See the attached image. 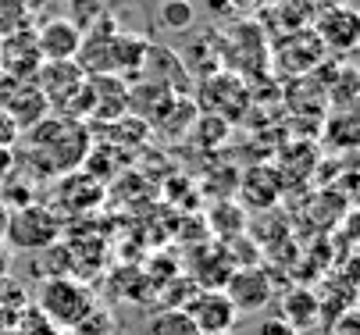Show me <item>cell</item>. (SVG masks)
<instances>
[{"instance_id":"obj_1","label":"cell","mask_w":360,"mask_h":335,"mask_svg":"<svg viewBox=\"0 0 360 335\" xmlns=\"http://www.w3.org/2000/svg\"><path fill=\"white\" fill-rule=\"evenodd\" d=\"M29 143L36 154H43L46 171H75L89 154V136L72 118H50L46 114L39 125L29 129Z\"/></svg>"},{"instance_id":"obj_2","label":"cell","mask_w":360,"mask_h":335,"mask_svg":"<svg viewBox=\"0 0 360 335\" xmlns=\"http://www.w3.org/2000/svg\"><path fill=\"white\" fill-rule=\"evenodd\" d=\"M36 307L65 331V328H79L96 310V300H93V289L82 285L79 278L50 275V278H43V285L36 289Z\"/></svg>"},{"instance_id":"obj_3","label":"cell","mask_w":360,"mask_h":335,"mask_svg":"<svg viewBox=\"0 0 360 335\" xmlns=\"http://www.w3.org/2000/svg\"><path fill=\"white\" fill-rule=\"evenodd\" d=\"M8 243L18 247L22 254H43L61 239V221L54 211H46L39 204H25L8 214Z\"/></svg>"},{"instance_id":"obj_4","label":"cell","mask_w":360,"mask_h":335,"mask_svg":"<svg viewBox=\"0 0 360 335\" xmlns=\"http://www.w3.org/2000/svg\"><path fill=\"white\" fill-rule=\"evenodd\" d=\"M182 310L189 314V321L196 324L200 335H225L236 324V317H239L232 300L221 289H200V293H193L182 303Z\"/></svg>"},{"instance_id":"obj_5","label":"cell","mask_w":360,"mask_h":335,"mask_svg":"<svg viewBox=\"0 0 360 335\" xmlns=\"http://www.w3.org/2000/svg\"><path fill=\"white\" fill-rule=\"evenodd\" d=\"M236 314H253V310H264L271 303V282L261 268H232V275L225 278V289H221Z\"/></svg>"},{"instance_id":"obj_6","label":"cell","mask_w":360,"mask_h":335,"mask_svg":"<svg viewBox=\"0 0 360 335\" xmlns=\"http://www.w3.org/2000/svg\"><path fill=\"white\" fill-rule=\"evenodd\" d=\"M4 111L15 125H18V132H29L32 125H39L46 114H50V104H46V97H43V89L36 86V82H29V79H22L18 86H15V93L4 100Z\"/></svg>"},{"instance_id":"obj_7","label":"cell","mask_w":360,"mask_h":335,"mask_svg":"<svg viewBox=\"0 0 360 335\" xmlns=\"http://www.w3.org/2000/svg\"><path fill=\"white\" fill-rule=\"evenodd\" d=\"M36 46H39L43 61H75V54L82 51V32H79V25L54 18L36 32Z\"/></svg>"},{"instance_id":"obj_8","label":"cell","mask_w":360,"mask_h":335,"mask_svg":"<svg viewBox=\"0 0 360 335\" xmlns=\"http://www.w3.org/2000/svg\"><path fill=\"white\" fill-rule=\"evenodd\" d=\"M314 32H318L325 51H339V54L353 51V43H356V15H353V8L349 4H332V11H325L318 18Z\"/></svg>"},{"instance_id":"obj_9","label":"cell","mask_w":360,"mask_h":335,"mask_svg":"<svg viewBox=\"0 0 360 335\" xmlns=\"http://www.w3.org/2000/svg\"><path fill=\"white\" fill-rule=\"evenodd\" d=\"M318 310H321V303H318V296H311V293H303V289H292L285 300H282V321L289 324V328H296V331H303V328H311L314 321H318Z\"/></svg>"},{"instance_id":"obj_10","label":"cell","mask_w":360,"mask_h":335,"mask_svg":"<svg viewBox=\"0 0 360 335\" xmlns=\"http://www.w3.org/2000/svg\"><path fill=\"white\" fill-rule=\"evenodd\" d=\"M146 335H200V331L182 307H165L161 314L146 321Z\"/></svg>"},{"instance_id":"obj_11","label":"cell","mask_w":360,"mask_h":335,"mask_svg":"<svg viewBox=\"0 0 360 335\" xmlns=\"http://www.w3.org/2000/svg\"><path fill=\"white\" fill-rule=\"evenodd\" d=\"M15 335H61V328L50 321L39 307H25V310H18Z\"/></svg>"},{"instance_id":"obj_12","label":"cell","mask_w":360,"mask_h":335,"mask_svg":"<svg viewBox=\"0 0 360 335\" xmlns=\"http://www.w3.org/2000/svg\"><path fill=\"white\" fill-rule=\"evenodd\" d=\"M161 22L168 29H186L193 22V8H189V0H165L161 4Z\"/></svg>"},{"instance_id":"obj_13","label":"cell","mask_w":360,"mask_h":335,"mask_svg":"<svg viewBox=\"0 0 360 335\" xmlns=\"http://www.w3.org/2000/svg\"><path fill=\"white\" fill-rule=\"evenodd\" d=\"M257 335H300V331L289 328L282 317H264L261 324H257Z\"/></svg>"},{"instance_id":"obj_14","label":"cell","mask_w":360,"mask_h":335,"mask_svg":"<svg viewBox=\"0 0 360 335\" xmlns=\"http://www.w3.org/2000/svg\"><path fill=\"white\" fill-rule=\"evenodd\" d=\"M8 214H11V207L0 200V243H4V235H8Z\"/></svg>"},{"instance_id":"obj_15","label":"cell","mask_w":360,"mask_h":335,"mask_svg":"<svg viewBox=\"0 0 360 335\" xmlns=\"http://www.w3.org/2000/svg\"><path fill=\"white\" fill-rule=\"evenodd\" d=\"M61 335H82V331H75V328H65V331H61Z\"/></svg>"}]
</instances>
